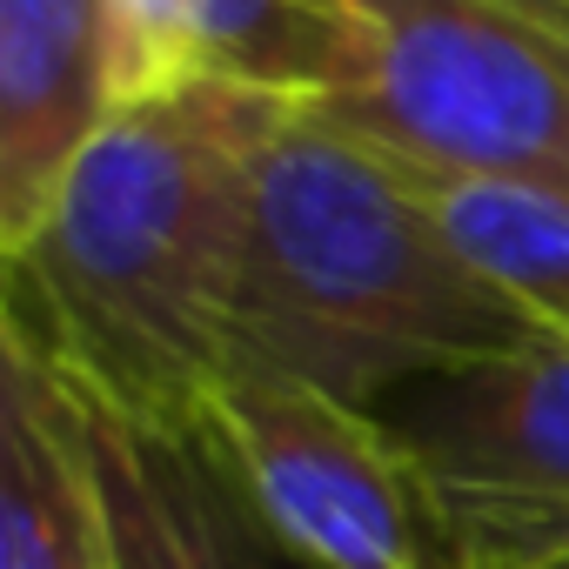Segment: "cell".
<instances>
[{"instance_id":"1","label":"cell","mask_w":569,"mask_h":569,"mask_svg":"<svg viewBox=\"0 0 569 569\" xmlns=\"http://www.w3.org/2000/svg\"><path fill=\"white\" fill-rule=\"evenodd\" d=\"M281 101L168 94L108 114L41 228L0 254V329L81 402L201 436L234 369L248 148Z\"/></svg>"},{"instance_id":"10","label":"cell","mask_w":569,"mask_h":569,"mask_svg":"<svg viewBox=\"0 0 569 569\" xmlns=\"http://www.w3.org/2000/svg\"><path fill=\"white\" fill-rule=\"evenodd\" d=\"M422 194L482 281H496L542 336H569V188L422 181Z\"/></svg>"},{"instance_id":"11","label":"cell","mask_w":569,"mask_h":569,"mask_svg":"<svg viewBox=\"0 0 569 569\" xmlns=\"http://www.w3.org/2000/svg\"><path fill=\"white\" fill-rule=\"evenodd\" d=\"M516 8H522V0H516ZM522 14H529V21H536V28L549 34V48H556V54L569 61V14H562V8H522Z\"/></svg>"},{"instance_id":"9","label":"cell","mask_w":569,"mask_h":569,"mask_svg":"<svg viewBox=\"0 0 569 569\" xmlns=\"http://www.w3.org/2000/svg\"><path fill=\"white\" fill-rule=\"evenodd\" d=\"M0 569H114L81 396L0 329Z\"/></svg>"},{"instance_id":"12","label":"cell","mask_w":569,"mask_h":569,"mask_svg":"<svg viewBox=\"0 0 569 569\" xmlns=\"http://www.w3.org/2000/svg\"><path fill=\"white\" fill-rule=\"evenodd\" d=\"M522 8H562L569 14V0H522Z\"/></svg>"},{"instance_id":"5","label":"cell","mask_w":569,"mask_h":569,"mask_svg":"<svg viewBox=\"0 0 569 569\" xmlns=\"http://www.w3.org/2000/svg\"><path fill=\"white\" fill-rule=\"evenodd\" d=\"M201 436L302 569H442L416 462L382 409L228 376Z\"/></svg>"},{"instance_id":"3","label":"cell","mask_w":569,"mask_h":569,"mask_svg":"<svg viewBox=\"0 0 569 569\" xmlns=\"http://www.w3.org/2000/svg\"><path fill=\"white\" fill-rule=\"evenodd\" d=\"M356 61L322 101L422 181L569 188V61L516 0H349Z\"/></svg>"},{"instance_id":"7","label":"cell","mask_w":569,"mask_h":569,"mask_svg":"<svg viewBox=\"0 0 569 569\" xmlns=\"http://www.w3.org/2000/svg\"><path fill=\"white\" fill-rule=\"evenodd\" d=\"M108 0H0V254L108 128Z\"/></svg>"},{"instance_id":"8","label":"cell","mask_w":569,"mask_h":569,"mask_svg":"<svg viewBox=\"0 0 569 569\" xmlns=\"http://www.w3.org/2000/svg\"><path fill=\"white\" fill-rule=\"evenodd\" d=\"M81 409L94 436L114 569H302L261 529L208 436L141 429L94 402Z\"/></svg>"},{"instance_id":"4","label":"cell","mask_w":569,"mask_h":569,"mask_svg":"<svg viewBox=\"0 0 569 569\" xmlns=\"http://www.w3.org/2000/svg\"><path fill=\"white\" fill-rule=\"evenodd\" d=\"M442 569H569V336L429 376L389 409Z\"/></svg>"},{"instance_id":"2","label":"cell","mask_w":569,"mask_h":569,"mask_svg":"<svg viewBox=\"0 0 569 569\" xmlns=\"http://www.w3.org/2000/svg\"><path fill=\"white\" fill-rule=\"evenodd\" d=\"M542 342V329L469 268L422 181L322 108H274L248 148V248L234 296V369L389 409Z\"/></svg>"},{"instance_id":"6","label":"cell","mask_w":569,"mask_h":569,"mask_svg":"<svg viewBox=\"0 0 569 569\" xmlns=\"http://www.w3.org/2000/svg\"><path fill=\"white\" fill-rule=\"evenodd\" d=\"M356 61L349 0H108V108L248 94L322 108Z\"/></svg>"}]
</instances>
